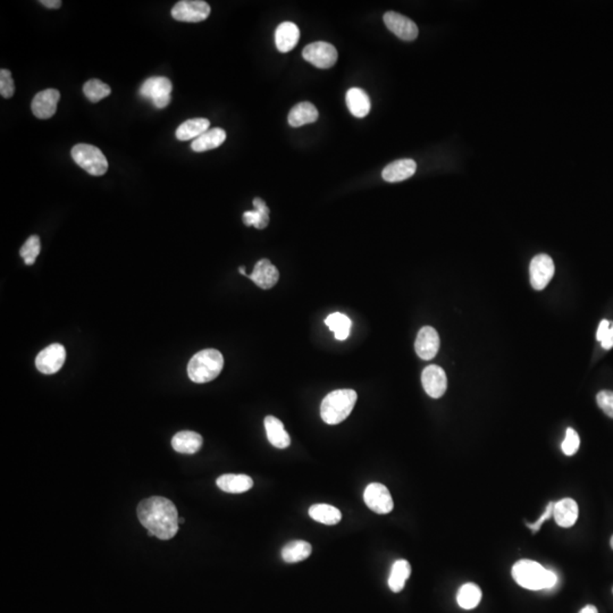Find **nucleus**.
<instances>
[{
	"label": "nucleus",
	"mask_w": 613,
	"mask_h": 613,
	"mask_svg": "<svg viewBox=\"0 0 613 613\" xmlns=\"http://www.w3.org/2000/svg\"><path fill=\"white\" fill-rule=\"evenodd\" d=\"M40 3L47 7V8H52V10H57V8H61V0H41Z\"/></svg>",
	"instance_id": "obj_41"
},
{
	"label": "nucleus",
	"mask_w": 613,
	"mask_h": 613,
	"mask_svg": "<svg viewBox=\"0 0 613 613\" xmlns=\"http://www.w3.org/2000/svg\"><path fill=\"white\" fill-rule=\"evenodd\" d=\"M71 155L73 160L90 175L101 176L108 171L106 157L94 145L79 143L72 149Z\"/></svg>",
	"instance_id": "obj_5"
},
{
	"label": "nucleus",
	"mask_w": 613,
	"mask_h": 613,
	"mask_svg": "<svg viewBox=\"0 0 613 613\" xmlns=\"http://www.w3.org/2000/svg\"><path fill=\"white\" fill-rule=\"evenodd\" d=\"M481 600V588L477 585L468 583V584L462 585L459 590L458 595H457V601L458 604L462 609L465 610H471L477 607Z\"/></svg>",
	"instance_id": "obj_32"
},
{
	"label": "nucleus",
	"mask_w": 613,
	"mask_h": 613,
	"mask_svg": "<svg viewBox=\"0 0 613 613\" xmlns=\"http://www.w3.org/2000/svg\"><path fill=\"white\" fill-rule=\"evenodd\" d=\"M309 516L317 523L333 526L342 519V513L337 508L329 504H313L309 509Z\"/></svg>",
	"instance_id": "obj_28"
},
{
	"label": "nucleus",
	"mask_w": 613,
	"mask_h": 613,
	"mask_svg": "<svg viewBox=\"0 0 613 613\" xmlns=\"http://www.w3.org/2000/svg\"><path fill=\"white\" fill-rule=\"evenodd\" d=\"M138 518L145 530L155 534L162 541H168L178 532V512L171 500L163 497H152L141 501L138 509Z\"/></svg>",
	"instance_id": "obj_1"
},
{
	"label": "nucleus",
	"mask_w": 613,
	"mask_h": 613,
	"mask_svg": "<svg viewBox=\"0 0 613 613\" xmlns=\"http://www.w3.org/2000/svg\"><path fill=\"white\" fill-rule=\"evenodd\" d=\"M15 92V85L12 78V73L8 70L3 68L0 71V94L3 98H10Z\"/></svg>",
	"instance_id": "obj_36"
},
{
	"label": "nucleus",
	"mask_w": 613,
	"mask_h": 613,
	"mask_svg": "<svg viewBox=\"0 0 613 613\" xmlns=\"http://www.w3.org/2000/svg\"><path fill=\"white\" fill-rule=\"evenodd\" d=\"M66 359V351L64 346L59 343H54L52 346L43 349L37 355L36 366L42 374H55L64 365Z\"/></svg>",
	"instance_id": "obj_11"
},
{
	"label": "nucleus",
	"mask_w": 613,
	"mask_h": 613,
	"mask_svg": "<svg viewBox=\"0 0 613 613\" xmlns=\"http://www.w3.org/2000/svg\"><path fill=\"white\" fill-rule=\"evenodd\" d=\"M411 574V565L407 560H397L394 562L388 577V588L394 593L402 591L408 578Z\"/></svg>",
	"instance_id": "obj_29"
},
{
	"label": "nucleus",
	"mask_w": 613,
	"mask_h": 613,
	"mask_svg": "<svg viewBox=\"0 0 613 613\" xmlns=\"http://www.w3.org/2000/svg\"><path fill=\"white\" fill-rule=\"evenodd\" d=\"M83 92L91 103H96L103 101V98L108 97L112 90L108 84L103 83L98 79H92L84 84Z\"/></svg>",
	"instance_id": "obj_33"
},
{
	"label": "nucleus",
	"mask_w": 613,
	"mask_h": 613,
	"mask_svg": "<svg viewBox=\"0 0 613 613\" xmlns=\"http://www.w3.org/2000/svg\"><path fill=\"white\" fill-rule=\"evenodd\" d=\"M216 484L226 493L240 494L251 490L253 481L248 475L226 474L217 478Z\"/></svg>",
	"instance_id": "obj_22"
},
{
	"label": "nucleus",
	"mask_w": 613,
	"mask_h": 613,
	"mask_svg": "<svg viewBox=\"0 0 613 613\" xmlns=\"http://www.w3.org/2000/svg\"><path fill=\"white\" fill-rule=\"evenodd\" d=\"M597 404L607 416L613 418V391H601L596 397Z\"/></svg>",
	"instance_id": "obj_37"
},
{
	"label": "nucleus",
	"mask_w": 613,
	"mask_h": 613,
	"mask_svg": "<svg viewBox=\"0 0 613 613\" xmlns=\"http://www.w3.org/2000/svg\"><path fill=\"white\" fill-rule=\"evenodd\" d=\"M210 122L207 118H192L182 123L176 129L175 136L180 141L197 139L209 129Z\"/></svg>",
	"instance_id": "obj_27"
},
{
	"label": "nucleus",
	"mask_w": 613,
	"mask_h": 613,
	"mask_svg": "<svg viewBox=\"0 0 613 613\" xmlns=\"http://www.w3.org/2000/svg\"><path fill=\"white\" fill-rule=\"evenodd\" d=\"M40 250H41V242L39 236H30L22 245L20 255L26 265H33L36 262L37 257L39 256Z\"/></svg>",
	"instance_id": "obj_34"
},
{
	"label": "nucleus",
	"mask_w": 613,
	"mask_h": 613,
	"mask_svg": "<svg viewBox=\"0 0 613 613\" xmlns=\"http://www.w3.org/2000/svg\"><path fill=\"white\" fill-rule=\"evenodd\" d=\"M299 39H300V30L297 24L292 22L281 23L275 32V43L278 52H291L298 45Z\"/></svg>",
	"instance_id": "obj_18"
},
{
	"label": "nucleus",
	"mask_w": 613,
	"mask_h": 613,
	"mask_svg": "<svg viewBox=\"0 0 613 613\" xmlns=\"http://www.w3.org/2000/svg\"><path fill=\"white\" fill-rule=\"evenodd\" d=\"M239 271H240V273H241V274L247 275V273H245V267H240V268H239Z\"/></svg>",
	"instance_id": "obj_43"
},
{
	"label": "nucleus",
	"mask_w": 613,
	"mask_h": 613,
	"mask_svg": "<svg viewBox=\"0 0 613 613\" xmlns=\"http://www.w3.org/2000/svg\"><path fill=\"white\" fill-rule=\"evenodd\" d=\"M610 544H611V548H612V550H613V536H612V537H611Z\"/></svg>",
	"instance_id": "obj_44"
},
{
	"label": "nucleus",
	"mask_w": 613,
	"mask_h": 613,
	"mask_svg": "<svg viewBox=\"0 0 613 613\" xmlns=\"http://www.w3.org/2000/svg\"><path fill=\"white\" fill-rule=\"evenodd\" d=\"M59 99H61V94L56 89H45L39 94H37L31 103V108H32L34 116L38 117L40 120H47V118L54 116L56 110H57Z\"/></svg>",
	"instance_id": "obj_14"
},
{
	"label": "nucleus",
	"mask_w": 613,
	"mask_h": 613,
	"mask_svg": "<svg viewBox=\"0 0 613 613\" xmlns=\"http://www.w3.org/2000/svg\"><path fill=\"white\" fill-rule=\"evenodd\" d=\"M601 346L605 350H610L613 348V323L611 322L610 329L607 331V334L601 341Z\"/></svg>",
	"instance_id": "obj_39"
},
{
	"label": "nucleus",
	"mask_w": 613,
	"mask_h": 613,
	"mask_svg": "<svg viewBox=\"0 0 613 613\" xmlns=\"http://www.w3.org/2000/svg\"><path fill=\"white\" fill-rule=\"evenodd\" d=\"M337 50L329 42L317 41L306 45L302 50V57L316 67L326 70L337 61Z\"/></svg>",
	"instance_id": "obj_7"
},
{
	"label": "nucleus",
	"mask_w": 613,
	"mask_h": 613,
	"mask_svg": "<svg viewBox=\"0 0 613 613\" xmlns=\"http://www.w3.org/2000/svg\"><path fill=\"white\" fill-rule=\"evenodd\" d=\"M265 429L268 441L271 446L278 449H287L290 446V435L287 434L284 425L278 418L274 416L266 417Z\"/></svg>",
	"instance_id": "obj_23"
},
{
	"label": "nucleus",
	"mask_w": 613,
	"mask_h": 613,
	"mask_svg": "<svg viewBox=\"0 0 613 613\" xmlns=\"http://www.w3.org/2000/svg\"><path fill=\"white\" fill-rule=\"evenodd\" d=\"M553 508H554V502H550L548 504V507L546 508V511L542 513V516L539 517V519L535 523H527V527L532 530V532H537L539 530V528L542 527L543 523H546V520H549L550 518L553 517Z\"/></svg>",
	"instance_id": "obj_38"
},
{
	"label": "nucleus",
	"mask_w": 613,
	"mask_h": 613,
	"mask_svg": "<svg viewBox=\"0 0 613 613\" xmlns=\"http://www.w3.org/2000/svg\"><path fill=\"white\" fill-rule=\"evenodd\" d=\"M422 383L423 388L433 399H439L446 393L448 388V378L446 371L439 366H427L422 374Z\"/></svg>",
	"instance_id": "obj_13"
},
{
	"label": "nucleus",
	"mask_w": 613,
	"mask_h": 613,
	"mask_svg": "<svg viewBox=\"0 0 613 613\" xmlns=\"http://www.w3.org/2000/svg\"><path fill=\"white\" fill-rule=\"evenodd\" d=\"M346 106L350 113L355 117L362 118L371 112V98L365 90L360 87L349 89L346 96Z\"/></svg>",
	"instance_id": "obj_20"
},
{
	"label": "nucleus",
	"mask_w": 613,
	"mask_h": 613,
	"mask_svg": "<svg viewBox=\"0 0 613 613\" xmlns=\"http://www.w3.org/2000/svg\"><path fill=\"white\" fill-rule=\"evenodd\" d=\"M553 517L555 523L563 528H569L574 526L578 519V504L572 499H562L554 502L553 508Z\"/></svg>",
	"instance_id": "obj_19"
},
{
	"label": "nucleus",
	"mask_w": 613,
	"mask_h": 613,
	"mask_svg": "<svg viewBox=\"0 0 613 613\" xmlns=\"http://www.w3.org/2000/svg\"><path fill=\"white\" fill-rule=\"evenodd\" d=\"M178 521H180V523H183L184 519H182V518H180V519H178Z\"/></svg>",
	"instance_id": "obj_45"
},
{
	"label": "nucleus",
	"mask_w": 613,
	"mask_h": 613,
	"mask_svg": "<svg viewBox=\"0 0 613 613\" xmlns=\"http://www.w3.org/2000/svg\"><path fill=\"white\" fill-rule=\"evenodd\" d=\"M512 577L517 584L530 591L549 590L558 583V576L554 572L532 560L516 562L512 567Z\"/></svg>",
	"instance_id": "obj_2"
},
{
	"label": "nucleus",
	"mask_w": 613,
	"mask_h": 613,
	"mask_svg": "<svg viewBox=\"0 0 613 613\" xmlns=\"http://www.w3.org/2000/svg\"><path fill=\"white\" fill-rule=\"evenodd\" d=\"M172 82L165 76H152L145 80L140 87V94L152 101L156 108H165L171 103Z\"/></svg>",
	"instance_id": "obj_6"
},
{
	"label": "nucleus",
	"mask_w": 613,
	"mask_h": 613,
	"mask_svg": "<svg viewBox=\"0 0 613 613\" xmlns=\"http://www.w3.org/2000/svg\"><path fill=\"white\" fill-rule=\"evenodd\" d=\"M364 500L371 511L378 515H388L393 510V499L386 486L380 483H371L366 488Z\"/></svg>",
	"instance_id": "obj_9"
},
{
	"label": "nucleus",
	"mask_w": 613,
	"mask_h": 613,
	"mask_svg": "<svg viewBox=\"0 0 613 613\" xmlns=\"http://www.w3.org/2000/svg\"><path fill=\"white\" fill-rule=\"evenodd\" d=\"M204 439L200 434L191 430H183L175 434L172 439V446L175 451L183 455H194L197 453L202 446Z\"/></svg>",
	"instance_id": "obj_21"
},
{
	"label": "nucleus",
	"mask_w": 613,
	"mask_h": 613,
	"mask_svg": "<svg viewBox=\"0 0 613 613\" xmlns=\"http://www.w3.org/2000/svg\"><path fill=\"white\" fill-rule=\"evenodd\" d=\"M554 262L550 256L541 253L532 258L530 266V284L534 290L546 289L554 275Z\"/></svg>",
	"instance_id": "obj_10"
},
{
	"label": "nucleus",
	"mask_w": 613,
	"mask_h": 613,
	"mask_svg": "<svg viewBox=\"0 0 613 613\" xmlns=\"http://www.w3.org/2000/svg\"><path fill=\"white\" fill-rule=\"evenodd\" d=\"M318 110L315 105L308 101L298 103L291 110L287 121L292 127H300L306 124H311L318 120Z\"/></svg>",
	"instance_id": "obj_24"
},
{
	"label": "nucleus",
	"mask_w": 613,
	"mask_h": 613,
	"mask_svg": "<svg viewBox=\"0 0 613 613\" xmlns=\"http://www.w3.org/2000/svg\"><path fill=\"white\" fill-rule=\"evenodd\" d=\"M253 206L255 210L243 214V222L247 226H255L256 229H266L269 224V208L262 198H255Z\"/></svg>",
	"instance_id": "obj_26"
},
{
	"label": "nucleus",
	"mask_w": 613,
	"mask_h": 613,
	"mask_svg": "<svg viewBox=\"0 0 613 613\" xmlns=\"http://www.w3.org/2000/svg\"><path fill=\"white\" fill-rule=\"evenodd\" d=\"M358 395L350 388L333 391L324 397L320 406V417L329 425H337L351 413Z\"/></svg>",
	"instance_id": "obj_3"
},
{
	"label": "nucleus",
	"mask_w": 613,
	"mask_h": 613,
	"mask_svg": "<svg viewBox=\"0 0 613 613\" xmlns=\"http://www.w3.org/2000/svg\"><path fill=\"white\" fill-rule=\"evenodd\" d=\"M439 349V336L436 329L430 326L420 329L415 342V350L418 357L423 360H430L437 355Z\"/></svg>",
	"instance_id": "obj_15"
},
{
	"label": "nucleus",
	"mask_w": 613,
	"mask_h": 613,
	"mask_svg": "<svg viewBox=\"0 0 613 613\" xmlns=\"http://www.w3.org/2000/svg\"><path fill=\"white\" fill-rule=\"evenodd\" d=\"M209 14L210 6L202 0L178 1L172 10V17L180 22H202L209 17Z\"/></svg>",
	"instance_id": "obj_8"
},
{
	"label": "nucleus",
	"mask_w": 613,
	"mask_h": 613,
	"mask_svg": "<svg viewBox=\"0 0 613 613\" xmlns=\"http://www.w3.org/2000/svg\"><path fill=\"white\" fill-rule=\"evenodd\" d=\"M417 171V164L413 159H399L391 163L382 172V178L390 183L404 181L411 178Z\"/></svg>",
	"instance_id": "obj_17"
},
{
	"label": "nucleus",
	"mask_w": 613,
	"mask_h": 613,
	"mask_svg": "<svg viewBox=\"0 0 613 613\" xmlns=\"http://www.w3.org/2000/svg\"><path fill=\"white\" fill-rule=\"evenodd\" d=\"M226 140V132L220 127L208 129L191 143V148L196 152H208L218 148Z\"/></svg>",
	"instance_id": "obj_25"
},
{
	"label": "nucleus",
	"mask_w": 613,
	"mask_h": 613,
	"mask_svg": "<svg viewBox=\"0 0 613 613\" xmlns=\"http://www.w3.org/2000/svg\"><path fill=\"white\" fill-rule=\"evenodd\" d=\"M579 446H581V439H579L577 432L572 428L567 429L565 439L561 444L563 453L568 457H572V455H576V452L579 449Z\"/></svg>",
	"instance_id": "obj_35"
},
{
	"label": "nucleus",
	"mask_w": 613,
	"mask_h": 613,
	"mask_svg": "<svg viewBox=\"0 0 613 613\" xmlns=\"http://www.w3.org/2000/svg\"><path fill=\"white\" fill-rule=\"evenodd\" d=\"M385 25L397 38L404 41H413L418 37V26L413 21L397 12H388L384 14Z\"/></svg>",
	"instance_id": "obj_12"
},
{
	"label": "nucleus",
	"mask_w": 613,
	"mask_h": 613,
	"mask_svg": "<svg viewBox=\"0 0 613 613\" xmlns=\"http://www.w3.org/2000/svg\"><path fill=\"white\" fill-rule=\"evenodd\" d=\"M311 551L313 548L306 541H293L282 549V559L287 563H297L309 558Z\"/></svg>",
	"instance_id": "obj_30"
},
{
	"label": "nucleus",
	"mask_w": 613,
	"mask_h": 613,
	"mask_svg": "<svg viewBox=\"0 0 613 613\" xmlns=\"http://www.w3.org/2000/svg\"><path fill=\"white\" fill-rule=\"evenodd\" d=\"M249 278L260 289L269 290L278 283L280 273L278 268L275 267L268 259H262L256 264L251 274L249 275Z\"/></svg>",
	"instance_id": "obj_16"
},
{
	"label": "nucleus",
	"mask_w": 613,
	"mask_h": 613,
	"mask_svg": "<svg viewBox=\"0 0 613 613\" xmlns=\"http://www.w3.org/2000/svg\"><path fill=\"white\" fill-rule=\"evenodd\" d=\"M610 326L611 322H609V320H602V322H601L600 326H599V329H597V341H600V342L601 341H602V339H603L604 336H605V334H607V331L610 329Z\"/></svg>",
	"instance_id": "obj_40"
},
{
	"label": "nucleus",
	"mask_w": 613,
	"mask_h": 613,
	"mask_svg": "<svg viewBox=\"0 0 613 613\" xmlns=\"http://www.w3.org/2000/svg\"><path fill=\"white\" fill-rule=\"evenodd\" d=\"M329 329L334 333L336 340L344 341L348 339L350 335V329H351V320L346 315L341 313H331L326 320H325Z\"/></svg>",
	"instance_id": "obj_31"
},
{
	"label": "nucleus",
	"mask_w": 613,
	"mask_h": 613,
	"mask_svg": "<svg viewBox=\"0 0 613 613\" xmlns=\"http://www.w3.org/2000/svg\"><path fill=\"white\" fill-rule=\"evenodd\" d=\"M579 613H599V612H597V609H596V607H594V605H586V607H583V609H581V611Z\"/></svg>",
	"instance_id": "obj_42"
},
{
	"label": "nucleus",
	"mask_w": 613,
	"mask_h": 613,
	"mask_svg": "<svg viewBox=\"0 0 613 613\" xmlns=\"http://www.w3.org/2000/svg\"><path fill=\"white\" fill-rule=\"evenodd\" d=\"M223 367V355L215 349H206L192 357L187 365V375L191 381L202 384L215 380Z\"/></svg>",
	"instance_id": "obj_4"
}]
</instances>
